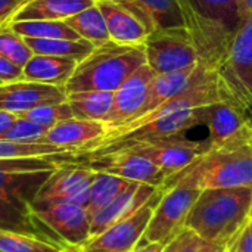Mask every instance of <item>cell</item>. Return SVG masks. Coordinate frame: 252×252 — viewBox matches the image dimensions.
Wrapping results in <instances>:
<instances>
[{
  "label": "cell",
  "mask_w": 252,
  "mask_h": 252,
  "mask_svg": "<svg viewBox=\"0 0 252 252\" xmlns=\"http://www.w3.org/2000/svg\"><path fill=\"white\" fill-rule=\"evenodd\" d=\"M157 164L167 177L182 171L189 164H192L198 157L211 149L208 140H190L185 134H177L165 139H158L145 143L126 145ZM120 148V146H117ZM112 149V148H109ZM105 151V149H103ZM100 152V151H99ZM94 154V152H93ZM89 155V154H87ZM84 157V155H83Z\"/></svg>",
  "instance_id": "30bf717a"
},
{
  "label": "cell",
  "mask_w": 252,
  "mask_h": 252,
  "mask_svg": "<svg viewBox=\"0 0 252 252\" xmlns=\"http://www.w3.org/2000/svg\"><path fill=\"white\" fill-rule=\"evenodd\" d=\"M164 242H139L137 247L130 252H162Z\"/></svg>",
  "instance_id": "74e56055"
},
{
  "label": "cell",
  "mask_w": 252,
  "mask_h": 252,
  "mask_svg": "<svg viewBox=\"0 0 252 252\" xmlns=\"http://www.w3.org/2000/svg\"><path fill=\"white\" fill-rule=\"evenodd\" d=\"M155 75L157 74L148 66V63H145L114 92L112 108L105 120L108 131L133 121L142 114Z\"/></svg>",
  "instance_id": "7c38bea8"
},
{
  "label": "cell",
  "mask_w": 252,
  "mask_h": 252,
  "mask_svg": "<svg viewBox=\"0 0 252 252\" xmlns=\"http://www.w3.org/2000/svg\"><path fill=\"white\" fill-rule=\"evenodd\" d=\"M251 213L252 188L205 189L189 211L185 227L226 248L250 220Z\"/></svg>",
  "instance_id": "3957f363"
},
{
  "label": "cell",
  "mask_w": 252,
  "mask_h": 252,
  "mask_svg": "<svg viewBox=\"0 0 252 252\" xmlns=\"http://www.w3.org/2000/svg\"><path fill=\"white\" fill-rule=\"evenodd\" d=\"M130 180L108 174V173H99L96 171L94 179L90 186V195L89 202L86 205V210L90 216H93L96 211L108 205L112 199H115L124 189L130 186Z\"/></svg>",
  "instance_id": "83f0119b"
},
{
  "label": "cell",
  "mask_w": 252,
  "mask_h": 252,
  "mask_svg": "<svg viewBox=\"0 0 252 252\" xmlns=\"http://www.w3.org/2000/svg\"><path fill=\"white\" fill-rule=\"evenodd\" d=\"M52 173L53 171H0V198L19 208L32 211V201Z\"/></svg>",
  "instance_id": "ffe728a7"
},
{
  "label": "cell",
  "mask_w": 252,
  "mask_h": 252,
  "mask_svg": "<svg viewBox=\"0 0 252 252\" xmlns=\"http://www.w3.org/2000/svg\"><path fill=\"white\" fill-rule=\"evenodd\" d=\"M74 250L78 248L34 235L0 229V252H65Z\"/></svg>",
  "instance_id": "4316f807"
},
{
  "label": "cell",
  "mask_w": 252,
  "mask_h": 252,
  "mask_svg": "<svg viewBox=\"0 0 252 252\" xmlns=\"http://www.w3.org/2000/svg\"><path fill=\"white\" fill-rule=\"evenodd\" d=\"M161 196V189L154 185L131 182L115 199L90 216V238L106 230L112 224L133 216L140 208ZM89 238V239H90Z\"/></svg>",
  "instance_id": "4fadbf2b"
},
{
  "label": "cell",
  "mask_w": 252,
  "mask_h": 252,
  "mask_svg": "<svg viewBox=\"0 0 252 252\" xmlns=\"http://www.w3.org/2000/svg\"><path fill=\"white\" fill-rule=\"evenodd\" d=\"M96 4L105 18L109 38L114 43L128 46L145 44L151 32L134 15L112 0H96Z\"/></svg>",
  "instance_id": "d6986e66"
},
{
  "label": "cell",
  "mask_w": 252,
  "mask_h": 252,
  "mask_svg": "<svg viewBox=\"0 0 252 252\" xmlns=\"http://www.w3.org/2000/svg\"><path fill=\"white\" fill-rule=\"evenodd\" d=\"M66 102L74 118L105 123L114 102V92H74L66 94Z\"/></svg>",
  "instance_id": "cb8c5ba5"
},
{
  "label": "cell",
  "mask_w": 252,
  "mask_h": 252,
  "mask_svg": "<svg viewBox=\"0 0 252 252\" xmlns=\"http://www.w3.org/2000/svg\"><path fill=\"white\" fill-rule=\"evenodd\" d=\"M148 66L158 74L176 72L199 62L198 50L186 27L159 28L145 41Z\"/></svg>",
  "instance_id": "8992f818"
},
{
  "label": "cell",
  "mask_w": 252,
  "mask_h": 252,
  "mask_svg": "<svg viewBox=\"0 0 252 252\" xmlns=\"http://www.w3.org/2000/svg\"><path fill=\"white\" fill-rule=\"evenodd\" d=\"M10 27L13 31H16L22 37L68 38V40H80L81 38L65 21H47V19L13 21V22H10Z\"/></svg>",
  "instance_id": "f1b7e54d"
},
{
  "label": "cell",
  "mask_w": 252,
  "mask_h": 252,
  "mask_svg": "<svg viewBox=\"0 0 252 252\" xmlns=\"http://www.w3.org/2000/svg\"><path fill=\"white\" fill-rule=\"evenodd\" d=\"M226 252H252V216L238 235L227 244Z\"/></svg>",
  "instance_id": "e575fe53"
},
{
  "label": "cell",
  "mask_w": 252,
  "mask_h": 252,
  "mask_svg": "<svg viewBox=\"0 0 252 252\" xmlns=\"http://www.w3.org/2000/svg\"><path fill=\"white\" fill-rule=\"evenodd\" d=\"M77 61L49 55H32L24 65V80L49 86H65L71 78Z\"/></svg>",
  "instance_id": "44dd1931"
},
{
  "label": "cell",
  "mask_w": 252,
  "mask_h": 252,
  "mask_svg": "<svg viewBox=\"0 0 252 252\" xmlns=\"http://www.w3.org/2000/svg\"><path fill=\"white\" fill-rule=\"evenodd\" d=\"M28 47L34 55H49L74 59L77 62L89 56L94 46L87 40H68V38H31L24 37Z\"/></svg>",
  "instance_id": "d4e9b609"
},
{
  "label": "cell",
  "mask_w": 252,
  "mask_h": 252,
  "mask_svg": "<svg viewBox=\"0 0 252 252\" xmlns=\"http://www.w3.org/2000/svg\"><path fill=\"white\" fill-rule=\"evenodd\" d=\"M162 252H226V248L201 238L188 227H183L165 244Z\"/></svg>",
  "instance_id": "d6a6232c"
},
{
  "label": "cell",
  "mask_w": 252,
  "mask_h": 252,
  "mask_svg": "<svg viewBox=\"0 0 252 252\" xmlns=\"http://www.w3.org/2000/svg\"><path fill=\"white\" fill-rule=\"evenodd\" d=\"M75 162L99 173H108L130 182L148 183L158 188L162 186L167 179L164 171L157 164L130 146H120L89 154L77 158Z\"/></svg>",
  "instance_id": "52a82bcc"
},
{
  "label": "cell",
  "mask_w": 252,
  "mask_h": 252,
  "mask_svg": "<svg viewBox=\"0 0 252 252\" xmlns=\"http://www.w3.org/2000/svg\"><path fill=\"white\" fill-rule=\"evenodd\" d=\"M179 183L199 190L252 188V131L248 126L227 143L208 149L186 168L167 177L159 188Z\"/></svg>",
  "instance_id": "6da1fadb"
},
{
  "label": "cell",
  "mask_w": 252,
  "mask_h": 252,
  "mask_svg": "<svg viewBox=\"0 0 252 252\" xmlns=\"http://www.w3.org/2000/svg\"><path fill=\"white\" fill-rule=\"evenodd\" d=\"M161 192L159 201L154 208V214L140 242L167 244L185 227L188 214L201 193L199 189L182 183L161 189Z\"/></svg>",
  "instance_id": "ba28073f"
},
{
  "label": "cell",
  "mask_w": 252,
  "mask_h": 252,
  "mask_svg": "<svg viewBox=\"0 0 252 252\" xmlns=\"http://www.w3.org/2000/svg\"><path fill=\"white\" fill-rule=\"evenodd\" d=\"M47 133L46 127L31 123L25 118H16L12 126L0 134V139L21 142V143H41V139Z\"/></svg>",
  "instance_id": "836d02e7"
},
{
  "label": "cell",
  "mask_w": 252,
  "mask_h": 252,
  "mask_svg": "<svg viewBox=\"0 0 252 252\" xmlns=\"http://www.w3.org/2000/svg\"><path fill=\"white\" fill-rule=\"evenodd\" d=\"M0 229L34 235L59 244H65L40 219H37V216L32 211L19 208L3 198H0Z\"/></svg>",
  "instance_id": "603a6c76"
},
{
  "label": "cell",
  "mask_w": 252,
  "mask_h": 252,
  "mask_svg": "<svg viewBox=\"0 0 252 252\" xmlns=\"http://www.w3.org/2000/svg\"><path fill=\"white\" fill-rule=\"evenodd\" d=\"M202 124L208 128L207 140L211 148H219L227 143L247 127L244 109L227 99L205 106Z\"/></svg>",
  "instance_id": "e0dca14e"
},
{
  "label": "cell",
  "mask_w": 252,
  "mask_h": 252,
  "mask_svg": "<svg viewBox=\"0 0 252 252\" xmlns=\"http://www.w3.org/2000/svg\"><path fill=\"white\" fill-rule=\"evenodd\" d=\"M216 72L227 100L241 109L252 105V16L238 27Z\"/></svg>",
  "instance_id": "5b68a950"
},
{
  "label": "cell",
  "mask_w": 252,
  "mask_h": 252,
  "mask_svg": "<svg viewBox=\"0 0 252 252\" xmlns=\"http://www.w3.org/2000/svg\"><path fill=\"white\" fill-rule=\"evenodd\" d=\"M252 16V0H239V19L241 22Z\"/></svg>",
  "instance_id": "ab89813d"
},
{
  "label": "cell",
  "mask_w": 252,
  "mask_h": 252,
  "mask_svg": "<svg viewBox=\"0 0 252 252\" xmlns=\"http://www.w3.org/2000/svg\"><path fill=\"white\" fill-rule=\"evenodd\" d=\"M244 118H245V124L248 126V128L252 131V105L244 109Z\"/></svg>",
  "instance_id": "60d3db41"
},
{
  "label": "cell",
  "mask_w": 252,
  "mask_h": 252,
  "mask_svg": "<svg viewBox=\"0 0 252 252\" xmlns=\"http://www.w3.org/2000/svg\"><path fill=\"white\" fill-rule=\"evenodd\" d=\"M162 193V192H161ZM159 198L154 199L143 208H140L133 216L112 224L106 230L100 232L96 236H92L81 248L80 252H130L140 242L154 208Z\"/></svg>",
  "instance_id": "8fae6325"
},
{
  "label": "cell",
  "mask_w": 252,
  "mask_h": 252,
  "mask_svg": "<svg viewBox=\"0 0 252 252\" xmlns=\"http://www.w3.org/2000/svg\"><path fill=\"white\" fill-rule=\"evenodd\" d=\"M66 100L65 86H49L18 80L0 84V111L18 114L40 105Z\"/></svg>",
  "instance_id": "9a60e30c"
},
{
  "label": "cell",
  "mask_w": 252,
  "mask_h": 252,
  "mask_svg": "<svg viewBox=\"0 0 252 252\" xmlns=\"http://www.w3.org/2000/svg\"><path fill=\"white\" fill-rule=\"evenodd\" d=\"M134 15L149 32L159 28L186 27L179 0H112Z\"/></svg>",
  "instance_id": "ac0fdd59"
},
{
  "label": "cell",
  "mask_w": 252,
  "mask_h": 252,
  "mask_svg": "<svg viewBox=\"0 0 252 252\" xmlns=\"http://www.w3.org/2000/svg\"><path fill=\"white\" fill-rule=\"evenodd\" d=\"M251 216H252V213H251Z\"/></svg>",
  "instance_id": "ee69618b"
},
{
  "label": "cell",
  "mask_w": 252,
  "mask_h": 252,
  "mask_svg": "<svg viewBox=\"0 0 252 252\" xmlns=\"http://www.w3.org/2000/svg\"><path fill=\"white\" fill-rule=\"evenodd\" d=\"M0 84H3V81H0Z\"/></svg>",
  "instance_id": "7bdbcfd3"
},
{
  "label": "cell",
  "mask_w": 252,
  "mask_h": 252,
  "mask_svg": "<svg viewBox=\"0 0 252 252\" xmlns=\"http://www.w3.org/2000/svg\"><path fill=\"white\" fill-rule=\"evenodd\" d=\"M16 118H18L16 114L6 112V111H0V134H1L4 130H7Z\"/></svg>",
  "instance_id": "f35d334b"
},
{
  "label": "cell",
  "mask_w": 252,
  "mask_h": 252,
  "mask_svg": "<svg viewBox=\"0 0 252 252\" xmlns=\"http://www.w3.org/2000/svg\"><path fill=\"white\" fill-rule=\"evenodd\" d=\"M16 117L25 118L31 123H35L41 127H46L47 130L56 126L61 121L74 118L72 111L68 105V102H61V103H50V105H40L22 112H18Z\"/></svg>",
  "instance_id": "1f68e13d"
},
{
  "label": "cell",
  "mask_w": 252,
  "mask_h": 252,
  "mask_svg": "<svg viewBox=\"0 0 252 252\" xmlns=\"http://www.w3.org/2000/svg\"><path fill=\"white\" fill-rule=\"evenodd\" d=\"M65 22L83 38L90 41L94 47L102 46L105 43H108L109 38V32L106 28V22L105 18L99 9V6L94 3L86 9H83L81 12L69 16L65 19Z\"/></svg>",
  "instance_id": "484cf974"
},
{
  "label": "cell",
  "mask_w": 252,
  "mask_h": 252,
  "mask_svg": "<svg viewBox=\"0 0 252 252\" xmlns=\"http://www.w3.org/2000/svg\"><path fill=\"white\" fill-rule=\"evenodd\" d=\"M18 80H24L22 68L13 65L12 62H9L6 58L0 55V81L10 83V81H18Z\"/></svg>",
  "instance_id": "d590c367"
},
{
  "label": "cell",
  "mask_w": 252,
  "mask_h": 252,
  "mask_svg": "<svg viewBox=\"0 0 252 252\" xmlns=\"http://www.w3.org/2000/svg\"><path fill=\"white\" fill-rule=\"evenodd\" d=\"M65 252H80V250H74V251H65Z\"/></svg>",
  "instance_id": "b9f144b4"
},
{
  "label": "cell",
  "mask_w": 252,
  "mask_h": 252,
  "mask_svg": "<svg viewBox=\"0 0 252 252\" xmlns=\"http://www.w3.org/2000/svg\"><path fill=\"white\" fill-rule=\"evenodd\" d=\"M146 63L145 44L128 46L109 40L80 61L65 84L66 94L74 92H115L136 69Z\"/></svg>",
  "instance_id": "277c9868"
},
{
  "label": "cell",
  "mask_w": 252,
  "mask_h": 252,
  "mask_svg": "<svg viewBox=\"0 0 252 252\" xmlns=\"http://www.w3.org/2000/svg\"><path fill=\"white\" fill-rule=\"evenodd\" d=\"M72 155L77 158L75 152L65 148H59L49 143H21L0 139V158H34V157H59Z\"/></svg>",
  "instance_id": "f546056e"
},
{
  "label": "cell",
  "mask_w": 252,
  "mask_h": 252,
  "mask_svg": "<svg viewBox=\"0 0 252 252\" xmlns=\"http://www.w3.org/2000/svg\"><path fill=\"white\" fill-rule=\"evenodd\" d=\"M94 174V170L78 162L61 165L49 176L34 198L31 205L32 213L61 202H74L86 207Z\"/></svg>",
  "instance_id": "9c48e42d"
},
{
  "label": "cell",
  "mask_w": 252,
  "mask_h": 252,
  "mask_svg": "<svg viewBox=\"0 0 252 252\" xmlns=\"http://www.w3.org/2000/svg\"><path fill=\"white\" fill-rule=\"evenodd\" d=\"M27 0H0V27L10 22Z\"/></svg>",
  "instance_id": "8d00e7d4"
},
{
  "label": "cell",
  "mask_w": 252,
  "mask_h": 252,
  "mask_svg": "<svg viewBox=\"0 0 252 252\" xmlns=\"http://www.w3.org/2000/svg\"><path fill=\"white\" fill-rule=\"evenodd\" d=\"M0 55L19 68H24L34 55L24 37L12 30L10 22L0 27Z\"/></svg>",
  "instance_id": "4dcf8cb0"
},
{
  "label": "cell",
  "mask_w": 252,
  "mask_h": 252,
  "mask_svg": "<svg viewBox=\"0 0 252 252\" xmlns=\"http://www.w3.org/2000/svg\"><path fill=\"white\" fill-rule=\"evenodd\" d=\"M94 3L96 0H27L10 22L31 19L65 21Z\"/></svg>",
  "instance_id": "7402d4cb"
},
{
  "label": "cell",
  "mask_w": 252,
  "mask_h": 252,
  "mask_svg": "<svg viewBox=\"0 0 252 252\" xmlns=\"http://www.w3.org/2000/svg\"><path fill=\"white\" fill-rule=\"evenodd\" d=\"M106 133L108 126L102 121L69 118L49 128L41 139V143L65 148L71 152H75L78 158L89 152L102 137H105Z\"/></svg>",
  "instance_id": "2e32d148"
},
{
  "label": "cell",
  "mask_w": 252,
  "mask_h": 252,
  "mask_svg": "<svg viewBox=\"0 0 252 252\" xmlns=\"http://www.w3.org/2000/svg\"><path fill=\"white\" fill-rule=\"evenodd\" d=\"M62 242L81 248L90 238V214L84 205L61 202L34 213Z\"/></svg>",
  "instance_id": "5bb4252c"
},
{
  "label": "cell",
  "mask_w": 252,
  "mask_h": 252,
  "mask_svg": "<svg viewBox=\"0 0 252 252\" xmlns=\"http://www.w3.org/2000/svg\"><path fill=\"white\" fill-rule=\"evenodd\" d=\"M199 62L217 69L241 25L239 0H179Z\"/></svg>",
  "instance_id": "7a4b0ae2"
}]
</instances>
